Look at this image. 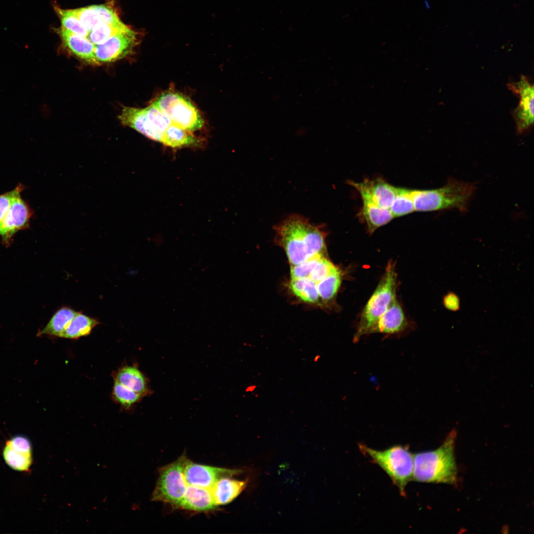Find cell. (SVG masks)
Here are the masks:
<instances>
[{
    "instance_id": "cell-1",
    "label": "cell",
    "mask_w": 534,
    "mask_h": 534,
    "mask_svg": "<svg viewBox=\"0 0 534 534\" xmlns=\"http://www.w3.org/2000/svg\"><path fill=\"white\" fill-rule=\"evenodd\" d=\"M324 224H315L294 214L274 225L275 242L285 252L290 266L316 256L327 257Z\"/></svg>"
},
{
    "instance_id": "cell-2",
    "label": "cell",
    "mask_w": 534,
    "mask_h": 534,
    "mask_svg": "<svg viewBox=\"0 0 534 534\" xmlns=\"http://www.w3.org/2000/svg\"><path fill=\"white\" fill-rule=\"evenodd\" d=\"M119 119L123 125L168 146H189L199 143L190 132L174 124L151 104L143 108L124 107Z\"/></svg>"
},
{
    "instance_id": "cell-3",
    "label": "cell",
    "mask_w": 534,
    "mask_h": 534,
    "mask_svg": "<svg viewBox=\"0 0 534 534\" xmlns=\"http://www.w3.org/2000/svg\"><path fill=\"white\" fill-rule=\"evenodd\" d=\"M456 435V430L453 429L436 449L413 454V480L422 483H456L457 470L454 455Z\"/></svg>"
},
{
    "instance_id": "cell-4",
    "label": "cell",
    "mask_w": 534,
    "mask_h": 534,
    "mask_svg": "<svg viewBox=\"0 0 534 534\" xmlns=\"http://www.w3.org/2000/svg\"><path fill=\"white\" fill-rule=\"evenodd\" d=\"M475 189V185L472 183L451 178L439 188L413 190L414 210L429 212L456 209L465 211Z\"/></svg>"
},
{
    "instance_id": "cell-5",
    "label": "cell",
    "mask_w": 534,
    "mask_h": 534,
    "mask_svg": "<svg viewBox=\"0 0 534 534\" xmlns=\"http://www.w3.org/2000/svg\"><path fill=\"white\" fill-rule=\"evenodd\" d=\"M360 450L367 455L389 476L398 487L400 493L405 496V488L412 480L413 454L407 446L395 445L383 450H378L359 444Z\"/></svg>"
},
{
    "instance_id": "cell-6",
    "label": "cell",
    "mask_w": 534,
    "mask_h": 534,
    "mask_svg": "<svg viewBox=\"0 0 534 534\" xmlns=\"http://www.w3.org/2000/svg\"><path fill=\"white\" fill-rule=\"evenodd\" d=\"M397 275L395 264L390 261L377 287L361 313L354 341L366 335L369 328L385 313L396 299Z\"/></svg>"
},
{
    "instance_id": "cell-7",
    "label": "cell",
    "mask_w": 534,
    "mask_h": 534,
    "mask_svg": "<svg viewBox=\"0 0 534 534\" xmlns=\"http://www.w3.org/2000/svg\"><path fill=\"white\" fill-rule=\"evenodd\" d=\"M151 104L158 108L174 124L188 132L199 130L204 124L197 108L189 99L178 92H164Z\"/></svg>"
},
{
    "instance_id": "cell-8",
    "label": "cell",
    "mask_w": 534,
    "mask_h": 534,
    "mask_svg": "<svg viewBox=\"0 0 534 534\" xmlns=\"http://www.w3.org/2000/svg\"><path fill=\"white\" fill-rule=\"evenodd\" d=\"M187 459L183 454L175 461L160 468L152 500L169 503L176 507L178 505L188 485L184 476Z\"/></svg>"
},
{
    "instance_id": "cell-9",
    "label": "cell",
    "mask_w": 534,
    "mask_h": 534,
    "mask_svg": "<svg viewBox=\"0 0 534 534\" xmlns=\"http://www.w3.org/2000/svg\"><path fill=\"white\" fill-rule=\"evenodd\" d=\"M138 40L137 33L131 28L114 35L103 43L95 45L97 62L110 63L124 58L133 51Z\"/></svg>"
},
{
    "instance_id": "cell-10",
    "label": "cell",
    "mask_w": 534,
    "mask_h": 534,
    "mask_svg": "<svg viewBox=\"0 0 534 534\" xmlns=\"http://www.w3.org/2000/svg\"><path fill=\"white\" fill-rule=\"evenodd\" d=\"M507 87L520 98L519 103L513 111V116L517 132L520 134L528 130L534 123V86L526 77L522 75L518 82L509 83Z\"/></svg>"
},
{
    "instance_id": "cell-11",
    "label": "cell",
    "mask_w": 534,
    "mask_h": 534,
    "mask_svg": "<svg viewBox=\"0 0 534 534\" xmlns=\"http://www.w3.org/2000/svg\"><path fill=\"white\" fill-rule=\"evenodd\" d=\"M241 470L230 469L199 464L187 459L184 476L188 485L211 489L220 479L240 474Z\"/></svg>"
},
{
    "instance_id": "cell-12",
    "label": "cell",
    "mask_w": 534,
    "mask_h": 534,
    "mask_svg": "<svg viewBox=\"0 0 534 534\" xmlns=\"http://www.w3.org/2000/svg\"><path fill=\"white\" fill-rule=\"evenodd\" d=\"M360 194L362 200H370L386 209L391 208L397 194V188L381 178L366 179L361 182L348 181Z\"/></svg>"
},
{
    "instance_id": "cell-13",
    "label": "cell",
    "mask_w": 534,
    "mask_h": 534,
    "mask_svg": "<svg viewBox=\"0 0 534 534\" xmlns=\"http://www.w3.org/2000/svg\"><path fill=\"white\" fill-rule=\"evenodd\" d=\"M18 191L13 197L10 206L0 223V235L5 240L17 231L28 225L32 215L27 204Z\"/></svg>"
},
{
    "instance_id": "cell-14",
    "label": "cell",
    "mask_w": 534,
    "mask_h": 534,
    "mask_svg": "<svg viewBox=\"0 0 534 534\" xmlns=\"http://www.w3.org/2000/svg\"><path fill=\"white\" fill-rule=\"evenodd\" d=\"M6 464L13 469L27 471L32 462V447L29 440L23 436H15L8 440L3 450Z\"/></svg>"
},
{
    "instance_id": "cell-15",
    "label": "cell",
    "mask_w": 534,
    "mask_h": 534,
    "mask_svg": "<svg viewBox=\"0 0 534 534\" xmlns=\"http://www.w3.org/2000/svg\"><path fill=\"white\" fill-rule=\"evenodd\" d=\"M407 322L402 309L396 299L388 310L369 328L367 334L379 333L394 334L403 331Z\"/></svg>"
},
{
    "instance_id": "cell-16",
    "label": "cell",
    "mask_w": 534,
    "mask_h": 534,
    "mask_svg": "<svg viewBox=\"0 0 534 534\" xmlns=\"http://www.w3.org/2000/svg\"><path fill=\"white\" fill-rule=\"evenodd\" d=\"M62 43L74 55L92 65L99 64L94 53L95 45L87 38L61 27L58 31Z\"/></svg>"
},
{
    "instance_id": "cell-17",
    "label": "cell",
    "mask_w": 534,
    "mask_h": 534,
    "mask_svg": "<svg viewBox=\"0 0 534 534\" xmlns=\"http://www.w3.org/2000/svg\"><path fill=\"white\" fill-rule=\"evenodd\" d=\"M182 509L207 512L215 509V503L210 489L188 485L184 495L177 506Z\"/></svg>"
},
{
    "instance_id": "cell-18",
    "label": "cell",
    "mask_w": 534,
    "mask_h": 534,
    "mask_svg": "<svg viewBox=\"0 0 534 534\" xmlns=\"http://www.w3.org/2000/svg\"><path fill=\"white\" fill-rule=\"evenodd\" d=\"M231 477L218 480L210 489L217 506L230 503L245 489L248 480H239Z\"/></svg>"
},
{
    "instance_id": "cell-19",
    "label": "cell",
    "mask_w": 534,
    "mask_h": 534,
    "mask_svg": "<svg viewBox=\"0 0 534 534\" xmlns=\"http://www.w3.org/2000/svg\"><path fill=\"white\" fill-rule=\"evenodd\" d=\"M362 201L363 205L358 216L366 224L369 233L372 234L394 218L390 209L382 208L370 200Z\"/></svg>"
},
{
    "instance_id": "cell-20",
    "label": "cell",
    "mask_w": 534,
    "mask_h": 534,
    "mask_svg": "<svg viewBox=\"0 0 534 534\" xmlns=\"http://www.w3.org/2000/svg\"><path fill=\"white\" fill-rule=\"evenodd\" d=\"M289 288L302 302L310 305L323 306L316 283L309 277L290 279Z\"/></svg>"
},
{
    "instance_id": "cell-21",
    "label": "cell",
    "mask_w": 534,
    "mask_h": 534,
    "mask_svg": "<svg viewBox=\"0 0 534 534\" xmlns=\"http://www.w3.org/2000/svg\"><path fill=\"white\" fill-rule=\"evenodd\" d=\"M77 312L70 307H62L54 313L39 335L61 337Z\"/></svg>"
},
{
    "instance_id": "cell-22",
    "label": "cell",
    "mask_w": 534,
    "mask_h": 534,
    "mask_svg": "<svg viewBox=\"0 0 534 534\" xmlns=\"http://www.w3.org/2000/svg\"><path fill=\"white\" fill-rule=\"evenodd\" d=\"M99 323L96 319L78 312L61 337L77 339L87 336Z\"/></svg>"
},
{
    "instance_id": "cell-23",
    "label": "cell",
    "mask_w": 534,
    "mask_h": 534,
    "mask_svg": "<svg viewBox=\"0 0 534 534\" xmlns=\"http://www.w3.org/2000/svg\"><path fill=\"white\" fill-rule=\"evenodd\" d=\"M115 381L141 395L147 391L145 378L135 366H126L121 368L116 375Z\"/></svg>"
},
{
    "instance_id": "cell-24",
    "label": "cell",
    "mask_w": 534,
    "mask_h": 534,
    "mask_svg": "<svg viewBox=\"0 0 534 534\" xmlns=\"http://www.w3.org/2000/svg\"><path fill=\"white\" fill-rule=\"evenodd\" d=\"M342 275L338 268L316 283L317 289L323 306H327L335 298L340 288Z\"/></svg>"
},
{
    "instance_id": "cell-25",
    "label": "cell",
    "mask_w": 534,
    "mask_h": 534,
    "mask_svg": "<svg viewBox=\"0 0 534 534\" xmlns=\"http://www.w3.org/2000/svg\"><path fill=\"white\" fill-rule=\"evenodd\" d=\"M122 21L117 23H100L89 32L88 38L94 45L103 43L114 35L129 29Z\"/></svg>"
},
{
    "instance_id": "cell-26",
    "label": "cell",
    "mask_w": 534,
    "mask_h": 534,
    "mask_svg": "<svg viewBox=\"0 0 534 534\" xmlns=\"http://www.w3.org/2000/svg\"><path fill=\"white\" fill-rule=\"evenodd\" d=\"M412 189L398 188L397 194L390 208L394 218L401 217L415 211Z\"/></svg>"
},
{
    "instance_id": "cell-27",
    "label": "cell",
    "mask_w": 534,
    "mask_h": 534,
    "mask_svg": "<svg viewBox=\"0 0 534 534\" xmlns=\"http://www.w3.org/2000/svg\"><path fill=\"white\" fill-rule=\"evenodd\" d=\"M54 8L60 19L61 27L74 34L88 38L89 30L70 9H62L57 7Z\"/></svg>"
},
{
    "instance_id": "cell-28",
    "label": "cell",
    "mask_w": 534,
    "mask_h": 534,
    "mask_svg": "<svg viewBox=\"0 0 534 534\" xmlns=\"http://www.w3.org/2000/svg\"><path fill=\"white\" fill-rule=\"evenodd\" d=\"M113 396L115 400L124 407L130 408L139 400L141 395L115 381Z\"/></svg>"
},
{
    "instance_id": "cell-29",
    "label": "cell",
    "mask_w": 534,
    "mask_h": 534,
    "mask_svg": "<svg viewBox=\"0 0 534 534\" xmlns=\"http://www.w3.org/2000/svg\"><path fill=\"white\" fill-rule=\"evenodd\" d=\"M70 10L79 19L89 32L97 25L101 23L97 12L91 6Z\"/></svg>"
},
{
    "instance_id": "cell-30",
    "label": "cell",
    "mask_w": 534,
    "mask_h": 534,
    "mask_svg": "<svg viewBox=\"0 0 534 534\" xmlns=\"http://www.w3.org/2000/svg\"><path fill=\"white\" fill-rule=\"evenodd\" d=\"M338 268V267L328 260L327 257H321L319 259L308 277L317 283Z\"/></svg>"
},
{
    "instance_id": "cell-31",
    "label": "cell",
    "mask_w": 534,
    "mask_h": 534,
    "mask_svg": "<svg viewBox=\"0 0 534 534\" xmlns=\"http://www.w3.org/2000/svg\"><path fill=\"white\" fill-rule=\"evenodd\" d=\"M321 257L325 256H316L299 265L290 266V279L308 277Z\"/></svg>"
},
{
    "instance_id": "cell-32",
    "label": "cell",
    "mask_w": 534,
    "mask_h": 534,
    "mask_svg": "<svg viewBox=\"0 0 534 534\" xmlns=\"http://www.w3.org/2000/svg\"><path fill=\"white\" fill-rule=\"evenodd\" d=\"M91 7L97 12L101 23H117L121 22L116 13L106 5H93Z\"/></svg>"
},
{
    "instance_id": "cell-33",
    "label": "cell",
    "mask_w": 534,
    "mask_h": 534,
    "mask_svg": "<svg viewBox=\"0 0 534 534\" xmlns=\"http://www.w3.org/2000/svg\"><path fill=\"white\" fill-rule=\"evenodd\" d=\"M22 190L23 186L20 184L12 190L0 195V223L8 211L13 197Z\"/></svg>"
},
{
    "instance_id": "cell-34",
    "label": "cell",
    "mask_w": 534,
    "mask_h": 534,
    "mask_svg": "<svg viewBox=\"0 0 534 534\" xmlns=\"http://www.w3.org/2000/svg\"><path fill=\"white\" fill-rule=\"evenodd\" d=\"M443 303L444 307L451 311L456 312L460 308L459 298L455 293L452 292L446 293L444 296Z\"/></svg>"
}]
</instances>
